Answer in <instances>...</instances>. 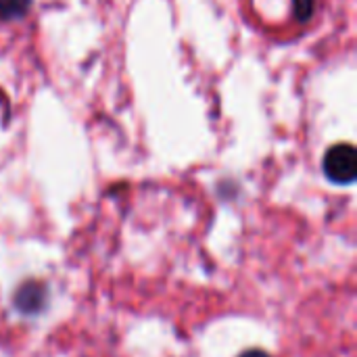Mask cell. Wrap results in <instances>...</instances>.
I'll use <instances>...</instances> for the list:
<instances>
[{
  "label": "cell",
  "instance_id": "cell-1",
  "mask_svg": "<svg viewBox=\"0 0 357 357\" xmlns=\"http://www.w3.org/2000/svg\"><path fill=\"white\" fill-rule=\"evenodd\" d=\"M324 176L335 184H351L357 178V151L351 144H335L322 159Z\"/></svg>",
  "mask_w": 357,
  "mask_h": 357
},
{
  "label": "cell",
  "instance_id": "cell-2",
  "mask_svg": "<svg viewBox=\"0 0 357 357\" xmlns=\"http://www.w3.org/2000/svg\"><path fill=\"white\" fill-rule=\"evenodd\" d=\"M48 299H50V291H48L46 282L36 280V278H29V280H25L23 284L17 287L15 297H13V303H15V307L21 314L36 316V314H40V312L46 310Z\"/></svg>",
  "mask_w": 357,
  "mask_h": 357
},
{
  "label": "cell",
  "instance_id": "cell-3",
  "mask_svg": "<svg viewBox=\"0 0 357 357\" xmlns=\"http://www.w3.org/2000/svg\"><path fill=\"white\" fill-rule=\"evenodd\" d=\"M31 6V0H0V21L21 19Z\"/></svg>",
  "mask_w": 357,
  "mask_h": 357
},
{
  "label": "cell",
  "instance_id": "cell-4",
  "mask_svg": "<svg viewBox=\"0 0 357 357\" xmlns=\"http://www.w3.org/2000/svg\"><path fill=\"white\" fill-rule=\"evenodd\" d=\"M293 10L299 21H310L314 15V0H293Z\"/></svg>",
  "mask_w": 357,
  "mask_h": 357
},
{
  "label": "cell",
  "instance_id": "cell-5",
  "mask_svg": "<svg viewBox=\"0 0 357 357\" xmlns=\"http://www.w3.org/2000/svg\"><path fill=\"white\" fill-rule=\"evenodd\" d=\"M238 357H270L266 351H261V349H249V351H245V354H241Z\"/></svg>",
  "mask_w": 357,
  "mask_h": 357
}]
</instances>
